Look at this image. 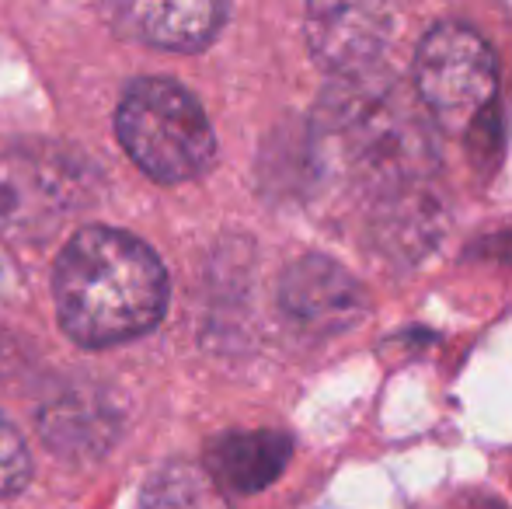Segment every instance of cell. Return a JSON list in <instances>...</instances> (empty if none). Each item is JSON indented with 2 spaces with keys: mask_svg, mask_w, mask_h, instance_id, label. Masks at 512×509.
Listing matches in <instances>:
<instances>
[{
  "mask_svg": "<svg viewBox=\"0 0 512 509\" xmlns=\"http://www.w3.org/2000/svg\"><path fill=\"white\" fill-rule=\"evenodd\" d=\"M115 136L129 161L161 185L192 182L216 161V133L192 91L168 77H140L115 112Z\"/></svg>",
  "mask_w": 512,
  "mask_h": 509,
  "instance_id": "4",
  "label": "cell"
},
{
  "mask_svg": "<svg viewBox=\"0 0 512 509\" xmlns=\"http://www.w3.org/2000/svg\"><path fill=\"white\" fill-rule=\"evenodd\" d=\"M499 63L474 28L443 21L415 53V91L443 129L474 126L495 102Z\"/></svg>",
  "mask_w": 512,
  "mask_h": 509,
  "instance_id": "5",
  "label": "cell"
},
{
  "mask_svg": "<svg viewBox=\"0 0 512 509\" xmlns=\"http://www.w3.org/2000/svg\"><path fill=\"white\" fill-rule=\"evenodd\" d=\"M467 509H506V506L499 499H474V503H467Z\"/></svg>",
  "mask_w": 512,
  "mask_h": 509,
  "instance_id": "13",
  "label": "cell"
},
{
  "mask_svg": "<svg viewBox=\"0 0 512 509\" xmlns=\"http://www.w3.org/2000/svg\"><path fill=\"white\" fill-rule=\"evenodd\" d=\"M28 478H32V454L25 447V436L0 412V496L21 492Z\"/></svg>",
  "mask_w": 512,
  "mask_h": 509,
  "instance_id": "12",
  "label": "cell"
},
{
  "mask_svg": "<svg viewBox=\"0 0 512 509\" xmlns=\"http://www.w3.org/2000/svg\"><path fill=\"white\" fill-rule=\"evenodd\" d=\"M443 234V206L422 185H408L387 196L377 217V241L394 258L425 255Z\"/></svg>",
  "mask_w": 512,
  "mask_h": 509,
  "instance_id": "10",
  "label": "cell"
},
{
  "mask_svg": "<svg viewBox=\"0 0 512 509\" xmlns=\"http://www.w3.org/2000/svg\"><path fill=\"white\" fill-rule=\"evenodd\" d=\"M98 171L81 150L21 140L0 150V238L42 245L98 196Z\"/></svg>",
  "mask_w": 512,
  "mask_h": 509,
  "instance_id": "3",
  "label": "cell"
},
{
  "mask_svg": "<svg viewBox=\"0 0 512 509\" xmlns=\"http://www.w3.org/2000/svg\"><path fill=\"white\" fill-rule=\"evenodd\" d=\"M432 123L436 119L422 98L415 102L405 84L380 70L345 77L321 102V129L342 164L359 182L387 189V196L422 185L436 168L439 143Z\"/></svg>",
  "mask_w": 512,
  "mask_h": 509,
  "instance_id": "2",
  "label": "cell"
},
{
  "mask_svg": "<svg viewBox=\"0 0 512 509\" xmlns=\"http://www.w3.org/2000/svg\"><path fill=\"white\" fill-rule=\"evenodd\" d=\"M223 18H227V7L213 0H178V4L133 0V4L108 7V21L119 35L143 46L178 49V53L206 49L220 32Z\"/></svg>",
  "mask_w": 512,
  "mask_h": 509,
  "instance_id": "8",
  "label": "cell"
},
{
  "mask_svg": "<svg viewBox=\"0 0 512 509\" xmlns=\"http://www.w3.org/2000/svg\"><path fill=\"white\" fill-rule=\"evenodd\" d=\"M171 283L147 241L115 227H84L53 265L56 318L84 349L122 346L161 325Z\"/></svg>",
  "mask_w": 512,
  "mask_h": 509,
  "instance_id": "1",
  "label": "cell"
},
{
  "mask_svg": "<svg viewBox=\"0 0 512 509\" xmlns=\"http://www.w3.org/2000/svg\"><path fill=\"white\" fill-rule=\"evenodd\" d=\"M304 28L314 60L345 81L377 70L398 18L387 4H314Z\"/></svg>",
  "mask_w": 512,
  "mask_h": 509,
  "instance_id": "6",
  "label": "cell"
},
{
  "mask_svg": "<svg viewBox=\"0 0 512 509\" xmlns=\"http://www.w3.org/2000/svg\"><path fill=\"white\" fill-rule=\"evenodd\" d=\"M293 457V436L283 429H230L209 440L206 471L223 492L255 496L269 489Z\"/></svg>",
  "mask_w": 512,
  "mask_h": 509,
  "instance_id": "9",
  "label": "cell"
},
{
  "mask_svg": "<svg viewBox=\"0 0 512 509\" xmlns=\"http://www.w3.org/2000/svg\"><path fill=\"white\" fill-rule=\"evenodd\" d=\"M136 509H230V499L206 464L171 461L147 478Z\"/></svg>",
  "mask_w": 512,
  "mask_h": 509,
  "instance_id": "11",
  "label": "cell"
},
{
  "mask_svg": "<svg viewBox=\"0 0 512 509\" xmlns=\"http://www.w3.org/2000/svg\"><path fill=\"white\" fill-rule=\"evenodd\" d=\"M283 311L307 332L335 335L359 325L370 311L366 290L349 269L324 255H304L283 272L279 283Z\"/></svg>",
  "mask_w": 512,
  "mask_h": 509,
  "instance_id": "7",
  "label": "cell"
}]
</instances>
